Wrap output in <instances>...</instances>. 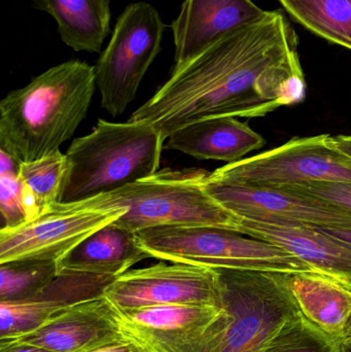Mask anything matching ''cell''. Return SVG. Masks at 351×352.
<instances>
[{"mask_svg":"<svg viewBox=\"0 0 351 352\" xmlns=\"http://www.w3.org/2000/svg\"><path fill=\"white\" fill-rule=\"evenodd\" d=\"M164 144L150 124L98 120L92 132L74 140L66 153L69 173L60 204L82 202L155 175Z\"/></svg>","mask_w":351,"mask_h":352,"instance_id":"cell-4","label":"cell"},{"mask_svg":"<svg viewBox=\"0 0 351 352\" xmlns=\"http://www.w3.org/2000/svg\"><path fill=\"white\" fill-rule=\"evenodd\" d=\"M298 37L282 10L232 31L179 68L129 121L152 125L165 140L212 118H261L302 102L306 82Z\"/></svg>","mask_w":351,"mask_h":352,"instance_id":"cell-1","label":"cell"},{"mask_svg":"<svg viewBox=\"0 0 351 352\" xmlns=\"http://www.w3.org/2000/svg\"><path fill=\"white\" fill-rule=\"evenodd\" d=\"M267 10L251 0H185L172 23L174 68L197 57L232 31L262 20Z\"/></svg>","mask_w":351,"mask_h":352,"instance_id":"cell-13","label":"cell"},{"mask_svg":"<svg viewBox=\"0 0 351 352\" xmlns=\"http://www.w3.org/2000/svg\"><path fill=\"white\" fill-rule=\"evenodd\" d=\"M90 352H137V351L130 343L121 341V342L107 345V346L101 347V349H95V351Z\"/></svg>","mask_w":351,"mask_h":352,"instance_id":"cell-30","label":"cell"},{"mask_svg":"<svg viewBox=\"0 0 351 352\" xmlns=\"http://www.w3.org/2000/svg\"><path fill=\"white\" fill-rule=\"evenodd\" d=\"M54 352H90L123 341L103 296L60 312L38 330L14 339Z\"/></svg>","mask_w":351,"mask_h":352,"instance_id":"cell-14","label":"cell"},{"mask_svg":"<svg viewBox=\"0 0 351 352\" xmlns=\"http://www.w3.org/2000/svg\"><path fill=\"white\" fill-rule=\"evenodd\" d=\"M331 142L339 152L351 159V135L331 136Z\"/></svg>","mask_w":351,"mask_h":352,"instance_id":"cell-29","label":"cell"},{"mask_svg":"<svg viewBox=\"0 0 351 352\" xmlns=\"http://www.w3.org/2000/svg\"><path fill=\"white\" fill-rule=\"evenodd\" d=\"M315 34L351 50V0H278Z\"/></svg>","mask_w":351,"mask_h":352,"instance_id":"cell-22","label":"cell"},{"mask_svg":"<svg viewBox=\"0 0 351 352\" xmlns=\"http://www.w3.org/2000/svg\"><path fill=\"white\" fill-rule=\"evenodd\" d=\"M293 192L321 199L351 212V184L350 182H313L296 186H282Z\"/></svg>","mask_w":351,"mask_h":352,"instance_id":"cell-26","label":"cell"},{"mask_svg":"<svg viewBox=\"0 0 351 352\" xmlns=\"http://www.w3.org/2000/svg\"><path fill=\"white\" fill-rule=\"evenodd\" d=\"M263 352H343L341 340L330 336L302 314L288 320Z\"/></svg>","mask_w":351,"mask_h":352,"instance_id":"cell-24","label":"cell"},{"mask_svg":"<svg viewBox=\"0 0 351 352\" xmlns=\"http://www.w3.org/2000/svg\"><path fill=\"white\" fill-rule=\"evenodd\" d=\"M207 179L255 188L313 182L351 184V159L332 144L328 134L297 138L273 150L220 167L210 173Z\"/></svg>","mask_w":351,"mask_h":352,"instance_id":"cell-8","label":"cell"},{"mask_svg":"<svg viewBox=\"0 0 351 352\" xmlns=\"http://www.w3.org/2000/svg\"><path fill=\"white\" fill-rule=\"evenodd\" d=\"M51 14L62 41L76 52L99 53L109 35V0H33Z\"/></svg>","mask_w":351,"mask_h":352,"instance_id":"cell-19","label":"cell"},{"mask_svg":"<svg viewBox=\"0 0 351 352\" xmlns=\"http://www.w3.org/2000/svg\"><path fill=\"white\" fill-rule=\"evenodd\" d=\"M206 192L240 219L309 227H351V212L284 188H255L204 182Z\"/></svg>","mask_w":351,"mask_h":352,"instance_id":"cell-11","label":"cell"},{"mask_svg":"<svg viewBox=\"0 0 351 352\" xmlns=\"http://www.w3.org/2000/svg\"><path fill=\"white\" fill-rule=\"evenodd\" d=\"M58 276V263L14 261L0 264V302L36 297Z\"/></svg>","mask_w":351,"mask_h":352,"instance_id":"cell-23","label":"cell"},{"mask_svg":"<svg viewBox=\"0 0 351 352\" xmlns=\"http://www.w3.org/2000/svg\"><path fill=\"white\" fill-rule=\"evenodd\" d=\"M317 229L335 238L340 243L343 244L351 250V227H319Z\"/></svg>","mask_w":351,"mask_h":352,"instance_id":"cell-28","label":"cell"},{"mask_svg":"<svg viewBox=\"0 0 351 352\" xmlns=\"http://www.w3.org/2000/svg\"><path fill=\"white\" fill-rule=\"evenodd\" d=\"M208 175L202 169H163L119 190L67 206L125 209L115 223L133 233L150 228L190 226H210L239 233L240 217L206 192L204 182Z\"/></svg>","mask_w":351,"mask_h":352,"instance_id":"cell-3","label":"cell"},{"mask_svg":"<svg viewBox=\"0 0 351 352\" xmlns=\"http://www.w3.org/2000/svg\"><path fill=\"white\" fill-rule=\"evenodd\" d=\"M96 87L95 66L70 60L8 93L0 102V151L20 164L60 151L86 118Z\"/></svg>","mask_w":351,"mask_h":352,"instance_id":"cell-2","label":"cell"},{"mask_svg":"<svg viewBox=\"0 0 351 352\" xmlns=\"http://www.w3.org/2000/svg\"><path fill=\"white\" fill-rule=\"evenodd\" d=\"M117 311L162 305L220 306L216 269L183 263H159L115 277L102 294Z\"/></svg>","mask_w":351,"mask_h":352,"instance_id":"cell-9","label":"cell"},{"mask_svg":"<svg viewBox=\"0 0 351 352\" xmlns=\"http://www.w3.org/2000/svg\"><path fill=\"white\" fill-rule=\"evenodd\" d=\"M341 345L342 351L351 352V338L342 339Z\"/></svg>","mask_w":351,"mask_h":352,"instance_id":"cell-31","label":"cell"},{"mask_svg":"<svg viewBox=\"0 0 351 352\" xmlns=\"http://www.w3.org/2000/svg\"><path fill=\"white\" fill-rule=\"evenodd\" d=\"M239 233L284 248L315 272L330 277L351 291V250L321 230L241 219Z\"/></svg>","mask_w":351,"mask_h":352,"instance_id":"cell-15","label":"cell"},{"mask_svg":"<svg viewBox=\"0 0 351 352\" xmlns=\"http://www.w3.org/2000/svg\"><path fill=\"white\" fill-rule=\"evenodd\" d=\"M69 173V161L60 151L33 162L22 163L19 179L28 221L58 204Z\"/></svg>","mask_w":351,"mask_h":352,"instance_id":"cell-21","label":"cell"},{"mask_svg":"<svg viewBox=\"0 0 351 352\" xmlns=\"http://www.w3.org/2000/svg\"><path fill=\"white\" fill-rule=\"evenodd\" d=\"M166 150L179 151L198 160L237 162L265 146L263 136L236 118H212L190 124L167 138Z\"/></svg>","mask_w":351,"mask_h":352,"instance_id":"cell-16","label":"cell"},{"mask_svg":"<svg viewBox=\"0 0 351 352\" xmlns=\"http://www.w3.org/2000/svg\"><path fill=\"white\" fill-rule=\"evenodd\" d=\"M0 352H54L16 340H0Z\"/></svg>","mask_w":351,"mask_h":352,"instance_id":"cell-27","label":"cell"},{"mask_svg":"<svg viewBox=\"0 0 351 352\" xmlns=\"http://www.w3.org/2000/svg\"><path fill=\"white\" fill-rule=\"evenodd\" d=\"M124 213L123 208L74 209L58 203L36 219L0 230V264L14 261L58 263L82 240Z\"/></svg>","mask_w":351,"mask_h":352,"instance_id":"cell-10","label":"cell"},{"mask_svg":"<svg viewBox=\"0 0 351 352\" xmlns=\"http://www.w3.org/2000/svg\"><path fill=\"white\" fill-rule=\"evenodd\" d=\"M214 269L223 314L198 352H263L280 328L301 314L284 273Z\"/></svg>","mask_w":351,"mask_h":352,"instance_id":"cell-5","label":"cell"},{"mask_svg":"<svg viewBox=\"0 0 351 352\" xmlns=\"http://www.w3.org/2000/svg\"><path fill=\"white\" fill-rule=\"evenodd\" d=\"M348 338H351V314L350 318H348V324H346V330H344L343 337H342V339Z\"/></svg>","mask_w":351,"mask_h":352,"instance_id":"cell-32","label":"cell"},{"mask_svg":"<svg viewBox=\"0 0 351 352\" xmlns=\"http://www.w3.org/2000/svg\"><path fill=\"white\" fill-rule=\"evenodd\" d=\"M135 234L150 258L166 262L267 272H315L280 246L222 228L156 227Z\"/></svg>","mask_w":351,"mask_h":352,"instance_id":"cell-6","label":"cell"},{"mask_svg":"<svg viewBox=\"0 0 351 352\" xmlns=\"http://www.w3.org/2000/svg\"><path fill=\"white\" fill-rule=\"evenodd\" d=\"M80 301L74 281L59 275L36 297L0 302V340H14L30 334Z\"/></svg>","mask_w":351,"mask_h":352,"instance_id":"cell-20","label":"cell"},{"mask_svg":"<svg viewBox=\"0 0 351 352\" xmlns=\"http://www.w3.org/2000/svg\"><path fill=\"white\" fill-rule=\"evenodd\" d=\"M150 258L136 234L115 221L97 230L58 262V275L82 273L117 277L132 266Z\"/></svg>","mask_w":351,"mask_h":352,"instance_id":"cell-17","label":"cell"},{"mask_svg":"<svg viewBox=\"0 0 351 352\" xmlns=\"http://www.w3.org/2000/svg\"><path fill=\"white\" fill-rule=\"evenodd\" d=\"M165 26L158 10L146 3L129 4L117 19L113 36L95 65L101 105L113 117L124 113L161 51Z\"/></svg>","mask_w":351,"mask_h":352,"instance_id":"cell-7","label":"cell"},{"mask_svg":"<svg viewBox=\"0 0 351 352\" xmlns=\"http://www.w3.org/2000/svg\"><path fill=\"white\" fill-rule=\"evenodd\" d=\"M113 311L122 339L137 352H198L223 307L162 305Z\"/></svg>","mask_w":351,"mask_h":352,"instance_id":"cell-12","label":"cell"},{"mask_svg":"<svg viewBox=\"0 0 351 352\" xmlns=\"http://www.w3.org/2000/svg\"><path fill=\"white\" fill-rule=\"evenodd\" d=\"M301 314L317 328L341 340L351 314V291L317 272L284 273Z\"/></svg>","mask_w":351,"mask_h":352,"instance_id":"cell-18","label":"cell"},{"mask_svg":"<svg viewBox=\"0 0 351 352\" xmlns=\"http://www.w3.org/2000/svg\"><path fill=\"white\" fill-rule=\"evenodd\" d=\"M0 211L1 229H12L28 221L23 205L22 188L19 179L20 163L0 151Z\"/></svg>","mask_w":351,"mask_h":352,"instance_id":"cell-25","label":"cell"}]
</instances>
